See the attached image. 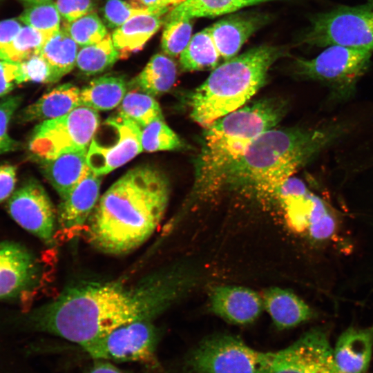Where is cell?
Listing matches in <instances>:
<instances>
[{"instance_id": "b9f144b4", "label": "cell", "mask_w": 373, "mask_h": 373, "mask_svg": "<svg viewBox=\"0 0 373 373\" xmlns=\"http://www.w3.org/2000/svg\"><path fill=\"white\" fill-rule=\"evenodd\" d=\"M21 21L8 19L0 21V50L6 46L22 28Z\"/></svg>"}, {"instance_id": "7bdbcfd3", "label": "cell", "mask_w": 373, "mask_h": 373, "mask_svg": "<svg viewBox=\"0 0 373 373\" xmlns=\"http://www.w3.org/2000/svg\"><path fill=\"white\" fill-rule=\"evenodd\" d=\"M87 373H126L113 363L102 361L94 360L93 363L88 369Z\"/></svg>"}, {"instance_id": "8d00e7d4", "label": "cell", "mask_w": 373, "mask_h": 373, "mask_svg": "<svg viewBox=\"0 0 373 373\" xmlns=\"http://www.w3.org/2000/svg\"><path fill=\"white\" fill-rule=\"evenodd\" d=\"M22 98L19 95H11L0 101V155L16 151L19 142L13 139L8 133L9 124Z\"/></svg>"}, {"instance_id": "ba28073f", "label": "cell", "mask_w": 373, "mask_h": 373, "mask_svg": "<svg viewBox=\"0 0 373 373\" xmlns=\"http://www.w3.org/2000/svg\"><path fill=\"white\" fill-rule=\"evenodd\" d=\"M274 352L255 350L236 336L219 334L203 339L188 355L190 373H268Z\"/></svg>"}, {"instance_id": "4fadbf2b", "label": "cell", "mask_w": 373, "mask_h": 373, "mask_svg": "<svg viewBox=\"0 0 373 373\" xmlns=\"http://www.w3.org/2000/svg\"><path fill=\"white\" fill-rule=\"evenodd\" d=\"M11 218L47 246H53L57 233V212L44 187L30 178L18 187L7 202Z\"/></svg>"}, {"instance_id": "4dcf8cb0", "label": "cell", "mask_w": 373, "mask_h": 373, "mask_svg": "<svg viewBox=\"0 0 373 373\" xmlns=\"http://www.w3.org/2000/svg\"><path fill=\"white\" fill-rule=\"evenodd\" d=\"M170 10L168 8L149 7L140 0H108L102 9L104 22L110 28H117L135 16H164Z\"/></svg>"}, {"instance_id": "9c48e42d", "label": "cell", "mask_w": 373, "mask_h": 373, "mask_svg": "<svg viewBox=\"0 0 373 373\" xmlns=\"http://www.w3.org/2000/svg\"><path fill=\"white\" fill-rule=\"evenodd\" d=\"M373 50L332 45L312 59L297 58L296 73L327 85L335 96L350 97L358 80L367 70Z\"/></svg>"}, {"instance_id": "7dc6e473", "label": "cell", "mask_w": 373, "mask_h": 373, "mask_svg": "<svg viewBox=\"0 0 373 373\" xmlns=\"http://www.w3.org/2000/svg\"><path fill=\"white\" fill-rule=\"evenodd\" d=\"M28 6L51 1L52 0H21Z\"/></svg>"}, {"instance_id": "ac0fdd59", "label": "cell", "mask_w": 373, "mask_h": 373, "mask_svg": "<svg viewBox=\"0 0 373 373\" xmlns=\"http://www.w3.org/2000/svg\"><path fill=\"white\" fill-rule=\"evenodd\" d=\"M267 15L242 12L222 18L209 27L220 57L225 61L236 57L246 41L267 23Z\"/></svg>"}, {"instance_id": "3957f363", "label": "cell", "mask_w": 373, "mask_h": 373, "mask_svg": "<svg viewBox=\"0 0 373 373\" xmlns=\"http://www.w3.org/2000/svg\"><path fill=\"white\" fill-rule=\"evenodd\" d=\"M341 133L340 126L271 128L258 136L233 166L224 190L277 206L285 182Z\"/></svg>"}, {"instance_id": "30bf717a", "label": "cell", "mask_w": 373, "mask_h": 373, "mask_svg": "<svg viewBox=\"0 0 373 373\" xmlns=\"http://www.w3.org/2000/svg\"><path fill=\"white\" fill-rule=\"evenodd\" d=\"M141 127L117 113L100 124L87 150L90 169L103 175L129 162L142 150Z\"/></svg>"}, {"instance_id": "9a60e30c", "label": "cell", "mask_w": 373, "mask_h": 373, "mask_svg": "<svg viewBox=\"0 0 373 373\" xmlns=\"http://www.w3.org/2000/svg\"><path fill=\"white\" fill-rule=\"evenodd\" d=\"M39 265L35 256L23 245L0 242V299L19 296L35 284Z\"/></svg>"}, {"instance_id": "277c9868", "label": "cell", "mask_w": 373, "mask_h": 373, "mask_svg": "<svg viewBox=\"0 0 373 373\" xmlns=\"http://www.w3.org/2000/svg\"><path fill=\"white\" fill-rule=\"evenodd\" d=\"M287 104L278 97L260 99L218 119L205 128L195 164V179L186 208L224 190L233 166L258 136L274 128Z\"/></svg>"}, {"instance_id": "8fae6325", "label": "cell", "mask_w": 373, "mask_h": 373, "mask_svg": "<svg viewBox=\"0 0 373 373\" xmlns=\"http://www.w3.org/2000/svg\"><path fill=\"white\" fill-rule=\"evenodd\" d=\"M152 321L122 325L81 348L94 360L135 362L144 366L155 364L158 362L156 350L160 332Z\"/></svg>"}, {"instance_id": "603a6c76", "label": "cell", "mask_w": 373, "mask_h": 373, "mask_svg": "<svg viewBox=\"0 0 373 373\" xmlns=\"http://www.w3.org/2000/svg\"><path fill=\"white\" fill-rule=\"evenodd\" d=\"M164 16L141 15L132 17L113 31L111 37L121 58L141 50L164 23Z\"/></svg>"}, {"instance_id": "5bb4252c", "label": "cell", "mask_w": 373, "mask_h": 373, "mask_svg": "<svg viewBox=\"0 0 373 373\" xmlns=\"http://www.w3.org/2000/svg\"><path fill=\"white\" fill-rule=\"evenodd\" d=\"M268 373H338L327 334L312 329L288 347L274 352Z\"/></svg>"}, {"instance_id": "484cf974", "label": "cell", "mask_w": 373, "mask_h": 373, "mask_svg": "<svg viewBox=\"0 0 373 373\" xmlns=\"http://www.w3.org/2000/svg\"><path fill=\"white\" fill-rule=\"evenodd\" d=\"M176 75L175 62L166 55L159 53L151 58L132 84L140 90L152 96L159 95L173 87Z\"/></svg>"}, {"instance_id": "4316f807", "label": "cell", "mask_w": 373, "mask_h": 373, "mask_svg": "<svg viewBox=\"0 0 373 373\" xmlns=\"http://www.w3.org/2000/svg\"><path fill=\"white\" fill-rule=\"evenodd\" d=\"M220 55L209 27L193 35L180 55L181 68L186 71L213 70Z\"/></svg>"}, {"instance_id": "c3c4849f", "label": "cell", "mask_w": 373, "mask_h": 373, "mask_svg": "<svg viewBox=\"0 0 373 373\" xmlns=\"http://www.w3.org/2000/svg\"><path fill=\"white\" fill-rule=\"evenodd\" d=\"M186 1V0H175V1H174V8L178 6V5L184 3Z\"/></svg>"}, {"instance_id": "e0dca14e", "label": "cell", "mask_w": 373, "mask_h": 373, "mask_svg": "<svg viewBox=\"0 0 373 373\" xmlns=\"http://www.w3.org/2000/svg\"><path fill=\"white\" fill-rule=\"evenodd\" d=\"M213 314L234 325L255 321L264 309L262 296L255 290L238 285H217L209 294Z\"/></svg>"}, {"instance_id": "bcb514c9", "label": "cell", "mask_w": 373, "mask_h": 373, "mask_svg": "<svg viewBox=\"0 0 373 373\" xmlns=\"http://www.w3.org/2000/svg\"><path fill=\"white\" fill-rule=\"evenodd\" d=\"M142 373H166V372L161 367L159 362H157L155 364L144 365Z\"/></svg>"}, {"instance_id": "836d02e7", "label": "cell", "mask_w": 373, "mask_h": 373, "mask_svg": "<svg viewBox=\"0 0 373 373\" xmlns=\"http://www.w3.org/2000/svg\"><path fill=\"white\" fill-rule=\"evenodd\" d=\"M63 29L81 47L96 44L108 34L106 25L94 12L70 22L64 21Z\"/></svg>"}, {"instance_id": "60d3db41", "label": "cell", "mask_w": 373, "mask_h": 373, "mask_svg": "<svg viewBox=\"0 0 373 373\" xmlns=\"http://www.w3.org/2000/svg\"><path fill=\"white\" fill-rule=\"evenodd\" d=\"M17 167L10 164L0 165V203L8 199L15 191Z\"/></svg>"}, {"instance_id": "7402d4cb", "label": "cell", "mask_w": 373, "mask_h": 373, "mask_svg": "<svg viewBox=\"0 0 373 373\" xmlns=\"http://www.w3.org/2000/svg\"><path fill=\"white\" fill-rule=\"evenodd\" d=\"M87 150L72 151L41 162L42 172L61 200L79 183L90 171Z\"/></svg>"}, {"instance_id": "d6a6232c", "label": "cell", "mask_w": 373, "mask_h": 373, "mask_svg": "<svg viewBox=\"0 0 373 373\" xmlns=\"http://www.w3.org/2000/svg\"><path fill=\"white\" fill-rule=\"evenodd\" d=\"M61 16L52 1L29 6L19 20L40 32L46 41L60 30Z\"/></svg>"}, {"instance_id": "8992f818", "label": "cell", "mask_w": 373, "mask_h": 373, "mask_svg": "<svg viewBox=\"0 0 373 373\" xmlns=\"http://www.w3.org/2000/svg\"><path fill=\"white\" fill-rule=\"evenodd\" d=\"M300 43L321 48L341 45L373 50V0L314 15Z\"/></svg>"}, {"instance_id": "ee69618b", "label": "cell", "mask_w": 373, "mask_h": 373, "mask_svg": "<svg viewBox=\"0 0 373 373\" xmlns=\"http://www.w3.org/2000/svg\"><path fill=\"white\" fill-rule=\"evenodd\" d=\"M142 3L149 7L168 8L171 10L174 8L175 0H140Z\"/></svg>"}, {"instance_id": "52a82bcc", "label": "cell", "mask_w": 373, "mask_h": 373, "mask_svg": "<svg viewBox=\"0 0 373 373\" xmlns=\"http://www.w3.org/2000/svg\"><path fill=\"white\" fill-rule=\"evenodd\" d=\"M99 124L98 113L80 105L65 115L37 125L28 151L32 158L41 162L69 152L88 150Z\"/></svg>"}, {"instance_id": "e575fe53", "label": "cell", "mask_w": 373, "mask_h": 373, "mask_svg": "<svg viewBox=\"0 0 373 373\" xmlns=\"http://www.w3.org/2000/svg\"><path fill=\"white\" fill-rule=\"evenodd\" d=\"M142 150L147 152L180 149L184 144L163 118L157 119L142 128Z\"/></svg>"}, {"instance_id": "2e32d148", "label": "cell", "mask_w": 373, "mask_h": 373, "mask_svg": "<svg viewBox=\"0 0 373 373\" xmlns=\"http://www.w3.org/2000/svg\"><path fill=\"white\" fill-rule=\"evenodd\" d=\"M102 176L90 169L79 183L61 200L57 211L59 231L72 238L85 227L100 196Z\"/></svg>"}, {"instance_id": "6da1fadb", "label": "cell", "mask_w": 373, "mask_h": 373, "mask_svg": "<svg viewBox=\"0 0 373 373\" xmlns=\"http://www.w3.org/2000/svg\"><path fill=\"white\" fill-rule=\"evenodd\" d=\"M202 278L196 265L184 262L153 272L131 285L82 283L31 312L25 326L82 347L122 325L153 320L191 293Z\"/></svg>"}, {"instance_id": "5b68a950", "label": "cell", "mask_w": 373, "mask_h": 373, "mask_svg": "<svg viewBox=\"0 0 373 373\" xmlns=\"http://www.w3.org/2000/svg\"><path fill=\"white\" fill-rule=\"evenodd\" d=\"M285 55L284 48L261 45L217 66L189 95L191 117L207 128L242 107L264 86L271 66Z\"/></svg>"}, {"instance_id": "f546056e", "label": "cell", "mask_w": 373, "mask_h": 373, "mask_svg": "<svg viewBox=\"0 0 373 373\" xmlns=\"http://www.w3.org/2000/svg\"><path fill=\"white\" fill-rule=\"evenodd\" d=\"M119 113L144 128L157 119L163 118L162 110L153 96L142 90L126 93Z\"/></svg>"}, {"instance_id": "83f0119b", "label": "cell", "mask_w": 373, "mask_h": 373, "mask_svg": "<svg viewBox=\"0 0 373 373\" xmlns=\"http://www.w3.org/2000/svg\"><path fill=\"white\" fill-rule=\"evenodd\" d=\"M78 45L62 28L44 44L40 55L50 66L56 82L76 64Z\"/></svg>"}, {"instance_id": "f35d334b", "label": "cell", "mask_w": 373, "mask_h": 373, "mask_svg": "<svg viewBox=\"0 0 373 373\" xmlns=\"http://www.w3.org/2000/svg\"><path fill=\"white\" fill-rule=\"evenodd\" d=\"M60 16L64 21L70 22L92 12V0H56L55 2Z\"/></svg>"}, {"instance_id": "1f68e13d", "label": "cell", "mask_w": 373, "mask_h": 373, "mask_svg": "<svg viewBox=\"0 0 373 373\" xmlns=\"http://www.w3.org/2000/svg\"><path fill=\"white\" fill-rule=\"evenodd\" d=\"M46 40L34 28L25 26L15 38L0 50V60L20 63L28 57L40 53Z\"/></svg>"}, {"instance_id": "d590c367", "label": "cell", "mask_w": 373, "mask_h": 373, "mask_svg": "<svg viewBox=\"0 0 373 373\" xmlns=\"http://www.w3.org/2000/svg\"><path fill=\"white\" fill-rule=\"evenodd\" d=\"M192 19H175L164 23L161 47L165 54L175 57L189 44L193 30Z\"/></svg>"}, {"instance_id": "44dd1931", "label": "cell", "mask_w": 373, "mask_h": 373, "mask_svg": "<svg viewBox=\"0 0 373 373\" xmlns=\"http://www.w3.org/2000/svg\"><path fill=\"white\" fill-rule=\"evenodd\" d=\"M81 105L80 90L75 85L61 84L21 110L20 122L44 121L61 117Z\"/></svg>"}, {"instance_id": "cb8c5ba5", "label": "cell", "mask_w": 373, "mask_h": 373, "mask_svg": "<svg viewBox=\"0 0 373 373\" xmlns=\"http://www.w3.org/2000/svg\"><path fill=\"white\" fill-rule=\"evenodd\" d=\"M126 93L124 77L106 75L93 79L80 90V102L95 111H108L119 105Z\"/></svg>"}, {"instance_id": "d4e9b609", "label": "cell", "mask_w": 373, "mask_h": 373, "mask_svg": "<svg viewBox=\"0 0 373 373\" xmlns=\"http://www.w3.org/2000/svg\"><path fill=\"white\" fill-rule=\"evenodd\" d=\"M279 0H186L171 9L164 23L181 19L216 17L231 14L247 6Z\"/></svg>"}, {"instance_id": "74e56055", "label": "cell", "mask_w": 373, "mask_h": 373, "mask_svg": "<svg viewBox=\"0 0 373 373\" xmlns=\"http://www.w3.org/2000/svg\"><path fill=\"white\" fill-rule=\"evenodd\" d=\"M19 65L20 84L26 82H57L50 66L40 53L28 57Z\"/></svg>"}, {"instance_id": "7a4b0ae2", "label": "cell", "mask_w": 373, "mask_h": 373, "mask_svg": "<svg viewBox=\"0 0 373 373\" xmlns=\"http://www.w3.org/2000/svg\"><path fill=\"white\" fill-rule=\"evenodd\" d=\"M170 196L168 178L152 166L128 171L100 196L85 226L88 243L109 255L127 254L155 231Z\"/></svg>"}, {"instance_id": "f6af8a7d", "label": "cell", "mask_w": 373, "mask_h": 373, "mask_svg": "<svg viewBox=\"0 0 373 373\" xmlns=\"http://www.w3.org/2000/svg\"><path fill=\"white\" fill-rule=\"evenodd\" d=\"M6 359L0 354V373H15V365L11 364L12 362L10 360Z\"/></svg>"}, {"instance_id": "7c38bea8", "label": "cell", "mask_w": 373, "mask_h": 373, "mask_svg": "<svg viewBox=\"0 0 373 373\" xmlns=\"http://www.w3.org/2000/svg\"><path fill=\"white\" fill-rule=\"evenodd\" d=\"M277 206L292 230L313 240H328L336 232V219L326 204L297 178L292 176L285 182Z\"/></svg>"}, {"instance_id": "f1b7e54d", "label": "cell", "mask_w": 373, "mask_h": 373, "mask_svg": "<svg viewBox=\"0 0 373 373\" xmlns=\"http://www.w3.org/2000/svg\"><path fill=\"white\" fill-rule=\"evenodd\" d=\"M119 58V53L108 33L100 41L82 47L77 52L76 66L84 74L93 75L111 67Z\"/></svg>"}, {"instance_id": "ab89813d", "label": "cell", "mask_w": 373, "mask_h": 373, "mask_svg": "<svg viewBox=\"0 0 373 373\" xmlns=\"http://www.w3.org/2000/svg\"><path fill=\"white\" fill-rule=\"evenodd\" d=\"M19 84V63L0 60V99Z\"/></svg>"}, {"instance_id": "ffe728a7", "label": "cell", "mask_w": 373, "mask_h": 373, "mask_svg": "<svg viewBox=\"0 0 373 373\" xmlns=\"http://www.w3.org/2000/svg\"><path fill=\"white\" fill-rule=\"evenodd\" d=\"M264 309L278 329L296 327L312 318V308L289 289H266L262 296Z\"/></svg>"}, {"instance_id": "d6986e66", "label": "cell", "mask_w": 373, "mask_h": 373, "mask_svg": "<svg viewBox=\"0 0 373 373\" xmlns=\"http://www.w3.org/2000/svg\"><path fill=\"white\" fill-rule=\"evenodd\" d=\"M373 351V325L350 327L338 337L333 356L338 373H367Z\"/></svg>"}]
</instances>
